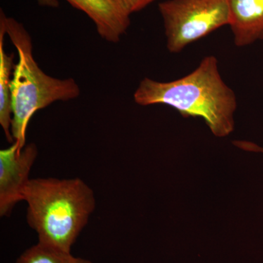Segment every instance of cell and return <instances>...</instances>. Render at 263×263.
<instances>
[{
    "mask_svg": "<svg viewBox=\"0 0 263 263\" xmlns=\"http://www.w3.org/2000/svg\"><path fill=\"white\" fill-rule=\"evenodd\" d=\"M129 15L145 9L157 0H114Z\"/></svg>",
    "mask_w": 263,
    "mask_h": 263,
    "instance_id": "obj_10",
    "label": "cell"
},
{
    "mask_svg": "<svg viewBox=\"0 0 263 263\" xmlns=\"http://www.w3.org/2000/svg\"><path fill=\"white\" fill-rule=\"evenodd\" d=\"M5 24L0 21V124L10 143H13L11 133L13 112H12L10 84L13 78L14 64L13 55H8L5 50L6 35Z\"/></svg>",
    "mask_w": 263,
    "mask_h": 263,
    "instance_id": "obj_8",
    "label": "cell"
},
{
    "mask_svg": "<svg viewBox=\"0 0 263 263\" xmlns=\"http://www.w3.org/2000/svg\"><path fill=\"white\" fill-rule=\"evenodd\" d=\"M229 26L237 47L263 41V0H228Z\"/></svg>",
    "mask_w": 263,
    "mask_h": 263,
    "instance_id": "obj_7",
    "label": "cell"
},
{
    "mask_svg": "<svg viewBox=\"0 0 263 263\" xmlns=\"http://www.w3.org/2000/svg\"><path fill=\"white\" fill-rule=\"evenodd\" d=\"M81 10L94 23L99 35L107 42L117 43L130 25V15L114 0H65Z\"/></svg>",
    "mask_w": 263,
    "mask_h": 263,
    "instance_id": "obj_6",
    "label": "cell"
},
{
    "mask_svg": "<svg viewBox=\"0 0 263 263\" xmlns=\"http://www.w3.org/2000/svg\"><path fill=\"white\" fill-rule=\"evenodd\" d=\"M0 21L4 23L7 34L18 53L10 84L11 133L13 141L22 149L27 145V127L33 115L55 102L79 98L81 89L73 79L52 77L39 67L33 55L32 37L23 24L7 16L3 10L0 11Z\"/></svg>",
    "mask_w": 263,
    "mask_h": 263,
    "instance_id": "obj_3",
    "label": "cell"
},
{
    "mask_svg": "<svg viewBox=\"0 0 263 263\" xmlns=\"http://www.w3.org/2000/svg\"><path fill=\"white\" fill-rule=\"evenodd\" d=\"M38 4L48 8H57L59 6L58 0H36Z\"/></svg>",
    "mask_w": 263,
    "mask_h": 263,
    "instance_id": "obj_12",
    "label": "cell"
},
{
    "mask_svg": "<svg viewBox=\"0 0 263 263\" xmlns=\"http://www.w3.org/2000/svg\"><path fill=\"white\" fill-rule=\"evenodd\" d=\"M233 143L235 146L239 147L242 149L249 151V152H262L263 153V148H261L260 146L251 143V142L236 141L233 142Z\"/></svg>",
    "mask_w": 263,
    "mask_h": 263,
    "instance_id": "obj_11",
    "label": "cell"
},
{
    "mask_svg": "<svg viewBox=\"0 0 263 263\" xmlns=\"http://www.w3.org/2000/svg\"><path fill=\"white\" fill-rule=\"evenodd\" d=\"M24 201L27 222L37 233L38 243L67 252L96 206L94 192L79 178L31 179Z\"/></svg>",
    "mask_w": 263,
    "mask_h": 263,
    "instance_id": "obj_2",
    "label": "cell"
},
{
    "mask_svg": "<svg viewBox=\"0 0 263 263\" xmlns=\"http://www.w3.org/2000/svg\"><path fill=\"white\" fill-rule=\"evenodd\" d=\"M159 11L166 46L173 53L229 25L228 0H166L159 4Z\"/></svg>",
    "mask_w": 263,
    "mask_h": 263,
    "instance_id": "obj_4",
    "label": "cell"
},
{
    "mask_svg": "<svg viewBox=\"0 0 263 263\" xmlns=\"http://www.w3.org/2000/svg\"><path fill=\"white\" fill-rule=\"evenodd\" d=\"M15 263H92L89 259L72 255L64 252L37 243L29 247L21 254Z\"/></svg>",
    "mask_w": 263,
    "mask_h": 263,
    "instance_id": "obj_9",
    "label": "cell"
},
{
    "mask_svg": "<svg viewBox=\"0 0 263 263\" xmlns=\"http://www.w3.org/2000/svg\"><path fill=\"white\" fill-rule=\"evenodd\" d=\"M38 155L34 143L19 148L14 141L8 148L0 151V216H9L15 205L24 201V190L28 184L29 174Z\"/></svg>",
    "mask_w": 263,
    "mask_h": 263,
    "instance_id": "obj_5",
    "label": "cell"
},
{
    "mask_svg": "<svg viewBox=\"0 0 263 263\" xmlns=\"http://www.w3.org/2000/svg\"><path fill=\"white\" fill-rule=\"evenodd\" d=\"M135 102L142 106L165 105L183 117H200L216 137L234 129L237 98L221 78L218 60L204 57L193 72L177 80L162 82L145 78L135 91Z\"/></svg>",
    "mask_w": 263,
    "mask_h": 263,
    "instance_id": "obj_1",
    "label": "cell"
}]
</instances>
